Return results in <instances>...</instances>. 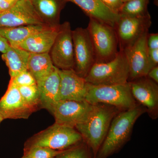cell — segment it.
<instances>
[{
  "mask_svg": "<svg viewBox=\"0 0 158 158\" xmlns=\"http://www.w3.org/2000/svg\"><path fill=\"white\" fill-rule=\"evenodd\" d=\"M145 113V108L138 104L133 109L117 113L94 158H108L120 151L131 139L136 121Z\"/></svg>",
  "mask_w": 158,
  "mask_h": 158,
  "instance_id": "cell-1",
  "label": "cell"
},
{
  "mask_svg": "<svg viewBox=\"0 0 158 158\" xmlns=\"http://www.w3.org/2000/svg\"><path fill=\"white\" fill-rule=\"evenodd\" d=\"M93 105L87 120L75 128L81 134L83 141L92 151L94 157L106 136L112 120L120 111L105 104Z\"/></svg>",
  "mask_w": 158,
  "mask_h": 158,
  "instance_id": "cell-2",
  "label": "cell"
},
{
  "mask_svg": "<svg viewBox=\"0 0 158 158\" xmlns=\"http://www.w3.org/2000/svg\"><path fill=\"white\" fill-rule=\"evenodd\" d=\"M85 101L91 105H110L120 111L131 110L138 105L132 94L129 82L114 85H94L87 83Z\"/></svg>",
  "mask_w": 158,
  "mask_h": 158,
  "instance_id": "cell-3",
  "label": "cell"
},
{
  "mask_svg": "<svg viewBox=\"0 0 158 158\" xmlns=\"http://www.w3.org/2000/svg\"><path fill=\"white\" fill-rule=\"evenodd\" d=\"M82 141L81 135L76 128L55 123L29 139L25 144L24 150L42 147L62 151Z\"/></svg>",
  "mask_w": 158,
  "mask_h": 158,
  "instance_id": "cell-4",
  "label": "cell"
},
{
  "mask_svg": "<svg viewBox=\"0 0 158 158\" xmlns=\"http://www.w3.org/2000/svg\"><path fill=\"white\" fill-rule=\"evenodd\" d=\"M129 77V68L125 54L119 51L110 62L95 63L85 79L91 85H114L128 83Z\"/></svg>",
  "mask_w": 158,
  "mask_h": 158,
  "instance_id": "cell-5",
  "label": "cell"
},
{
  "mask_svg": "<svg viewBox=\"0 0 158 158\" xmlns=\"http://www.w3.org/2000/svg\"><path fill=\"white\" fill-rule=\"evenodd\" d=\"M88 30L96 58V63H105L114 59L119 50L115 28L93 18H89Z\"/></svg>",
  "mask_w": 158,
  "mask_h": 158,
  "instance_id": "cell-6",
  "label": "cell"
},
{
  "mask_svg": "<svg viewBox=\"0 0 158 158\" xmlns=\"http://www.w3.org/2000/svg\"><path fill=\"white\" fill-rule=\"evenodd\" d=\"M151 24L150 14L141 17L119 15L114 27L118 38L119 51H124L143 35L149 33Z\"/></svg>",
  "mask_w": 158,
  "mask_h": 158,
  "instance_id": "cell-7",
  "label": "cell"
},
{
  "mask_svg": "<svg viewBox=\"0 0 158 158\" xmlns=\"http://www.w3.org/2000/svg\"><path fill=\"white\" fill-rule=\"evenodd\" d=\"M48 53L54 66L58 69H74L72 30L69 22H65L59 26V32Z\"/></svg>",
  "mask_w": 158,
  "mask_h": 158,
  "instance_id": "cell-8",
  "label": "cell"
},
{
  "mask_svg": "<svg viewBox=\"0 0 158 158\" xmlns=\"http://www.w3.org/2000/svg\"><path fill=\"white\" fill-rule=\"evenodd\" d=\"M74 66L73 70L85 78L95 63L93 45L87 28L78 27L72 30Z\"/></svg>",
  "mask_w": 158,
  "mask_h": 158,
  "instance_id": "cell-9",
  "label": "cell"
},
{
  "mask_svg": "<svg viewBox=\"0 0 158 158\" xmlns=\"http://www.w3.org/2000/svg\"><path fill=\"white\" fill-rule=\"evenodd\" d=\"M93 107L86 101L60 100L54 106L51 113L56 123L75 128L87 120Z\"/></svg>",
  "mask_w": 158,
  "mask_h": 158,
  "instance_id": "cell-10",
  "label": "cell"
},
{
  "mask_svg": "<svg viewBox=\"0 0 158 158\" xmlns=\"http://www.w3.org/2000/svg\"><path fill=\"white\" fill-rule=\"evenodd\" d=\"M133 97L153 120L158 117V84L147 76L129 82Z\"/></svg>",
  "mask_w": 158,
  "mask_h": 158,
  "instance_id": "cell-11",
  "label": "cell"
},
{
  "mask_svg": "<svg viewBox=\"0 0 158 158\" xmlns=\"http://www.w3.org/2000/svg\"><path fill=\"white\" fill-rule=\"evenodd\" d=\"M148 33L143 35L131 46L123 51L129 68L128 82L146 76L149 70L155 67L150 59L147 46Z\"/></svg>",
  "mask_w": 158,
  "mask_h": 158,
  "instance_id": "cell-12",
  "label": "cell"
},
{
  "mask_svg": "<svg viewBox=\"0 0 158 158\" xmlns=\"http://www.w3.org/2000/svg\"><path fill=\"white\" fill-rule=\"evenodd\" d=\"M30 25H45L30 0H19L10 9L0 12V27Z\"/></svg>",
  "mask_w": 158,
  "mask_h": 158,
  "instance_id": "cell-13",
  "label": "cell"
},
{
  "mask_svg": "<svg viewBox=\"0 0 158 158\" xmlns=\"http://www.w3.org/2000/svg\"><path fill=\"white\" fill-rule=\"evenodd\" d=\"M37 111L23 99L18 87L11 81L7 90L0 99V116L6 119H27Z\"/></svg>",
  "mask_w": 158,
  "mask_h": 158,
  "instance_id": "cell-14",
  "label": "cell"
},
{
  "mask_svg": "<svg viewBox=\"0 0 158 158\" xmlns=\"http://www.w3.org/2000/svg\"><path fill=\"white\" fill-rule=\"evenodd\" d=\"M59 100L85 101L87 83L73 69L60 70Z\"/></svg>",
  "mask_w": 158,
  "mask_h": 158,
  "instance_id": "cell-15",
  "label": "cell"
},
{
  "mask_svg": "<svg viewBox=\"0 0 158 158\" xmlns=\"http://www.w3.org/2000/svg\"><path fill=\"white\" fill-rule=\"evenodd\" d=\"M60 26V25H59ZM59 26H46L40 31L31 35L17 47L23 49L30 53H49L59 32Z\"/></svg>",
  "mask_w": 158,
  "mask_h": 158,
  "instance_id": "cell-16",
  "label": "cell"
},
{
  "mask_svg": "<svg viewBox=\"0 0 158 158\" xmlns=\"http://www.w3.org/2000/svg\"><path fill=\"white\" fill-rule=\"evenodd\" d=\"M74 3L89 18H93L114 27L119 19V14L105 6L101 0H67Z\"/></svg>",
  "mask_w": 158,
  "mask_h": 158,
  "instance_id": "cell-17",
  "label": "cell"
},
{
  "mask_svg": "<svg viewBox=\"0 0 158 158\" xmlns=\"http://www.w3.org/2000/svg\"><path fill=\"white\" fill-rule=\"evenodd\" d=\"M37 84L39 92L40 106L51 113L54 106L59 101V69L56 67L49 76L37 82Z\"/></svg>",
  "mask_w": 158,
  "mask_h": 158,
  "instance_id": "cell-18",
  "label": "cell"
},
{
  "mask_svg": "<svg viewBox=\"0 0 158 158\" xmlns=\"http://www.w3.org/2000/svg\"><path fill=\"white\" fill-rule=\"evenodd\" d=\"M44 23L49 27L60 25V15L67 0H30Z\"/></svg>",
  "mask_w": 158,
  "mask_h": 158,
  "instance_id": "cell-19",
  "label": "cell"
},
{
  "mask_svg": "<svg viewBox=\"0 0 158 158\" xmlns=\"http://www.w3.org/2000/svg\"><path fill=\"white\" fill-rule=\"evenodd\" d=\"M30 53L17 47L10 46L8 50L2 55V58L9 69L11 78L28 70Z\"/></svg>",
  "mask_w": 158,
  "mask_h": 158,
  "instance_id": "cell-20",
  "label": "cell"
},
{
  "mask_svg": "<svg viewBox=\"0 0 158 158\" xmlns=\"http://www.w3.org/2000/svg\"><path fill=\"white\" fill-rule=\"evenodd\" d=\"M56 68L48 53L30 54L27 69L37 83L49 76Z\"/></svg>",
  "mask_w": 158,
  "mask_h": 158,
  "instance_id": "cell-21",
  "label": "cell"
},
{
  "mask_svg": "<svg viewBox=\"0 0 158 158\" xmlns=\"http://www.w3.org/2000/svg\"><path fill=\"white\" fill-rule=\"evenodd\" d=\"M46 26H48L30 25L12 27H0V35L6 40L10 46L18 47L31 35Z\"/></svg>",
  "mask_w": 158,
  "mask_h": 158,
  "instance_id": "cell-22",
  "label": "cell"
},
{
  "mask_svg": "<svg viewBox=\"0 0 158 158\" xmlns=\"http://www.w3.org/2000/svg\"><path fill=\"white\" fill-rule=\"evenodd\" d=\"M149 0H131L123 3L119 15L129 17H141L150 14L148 10Z\"/></svg>",
  "mask_w": 158,
  "mask_h": 158,
  "instance_id": "cell-23",
  "label": "cell"
},
{
  "mask_svg": "<svg viewBox=\"0 0 158 158\" xmlns=\"http://www.w3.org/2000/svg\"><path fill=\"white\" fill-rule=\"evenodd\" d=\"M55 158H94L92 151L84 141L62 151Z\"/></svg>",
  "mask_w": 158,
  "mask_h": 158,
  "instance_id": "cell-24",
  "label": "cell"
},
{
  "mask_svg": "<svg viewBox=\"0 0 158 158\" xmlns=\"http://www.w3.org/2000/svg\"><path fill=\"white\" fill-rule=\"evenodd\" d=\"M23 99L31 107L36 110L40 106L39 90L37 84L18 87Z\"/></svg>",
  "mask_w": 158,
  "mask_h": 158,
  "instance_id": "cell-25",
  "label": "cell"
},
{
  "mask_svg": "<svg viewBox=\"0 0 158 158\" xmlns=\"http://www.w3.org/2000/svg\"><path fill=\"white\" fill-rule=\"evenodd\" d=\"M62 151L48 148L33 147L24 150V156L30 158H55Z\"/></svg>",
  "mask_w": 158,
  "mask_h": 158,
  "instance_id": "cell-26",
  "label": "cell"
},
{
  "mask_svg": "<svg viewBox=\"0 0 158 158\" xmlns=\"http://www.w3.org/2000/svg\"><path fill=\"white\" fill-rule=\"evenodd\" d=\"M10 81L18 87L30 86L37 84L34 77L28 70L20 73L14 77L11 78Z\"/></svg>",
  "mask_w": 158,
  "mask_h": 158,
  "instance_id": "cell-27",
  "label": "cell"
},
{
  "mask_svg": "<svg viewBox=\"0 0 158 158\" xmlns=\"http://www.w3.org/2000/svg\"><path fill=\"white\" fill-rule=\"evenodd\" d=\"M105 6L117 14H119L123 3L122 0H101Z\"/></svg>",
  "mask_w": 158,
  "mask_h": 158,
  "instance_id": "cell-28",
  "label": "cell"
},
{
  "mask_svg": "<svg viewBox=\"0 0 158 158\" xmlns=\"http://www.w3.org/2000/svg\"><path fill=\"white\" fill-rule=\"evenodd\" d=\"M147 44L148 50L158 49V33H148L147 36Z\"/></svg>",
  "mask_w": 158,
  "mask_h": 158,
  "instance_id": "cell-29",
  "label": "cell"
},
{
  "mask_svg": "<svg viewBox=\"0 0 158 158\" xmlns=\"http://www.w3.org/2000/svg\"><path fill=\"white\" fill-rule=\"evenodd\" d=\"M19 0H0V12L10 9Z\"/></svg>",
  "mask_w": 158,
  "mask_h": 158,
  "instance_id": "cell-30",
  "label": "cell"
},
{
  "mask_svg": "<svg viewBox=\"0 0 158 158\" xmlns=\"http://www.w3.org/2000/svg\"><path fill=\"white\" fill-rule=\"evenodd\" d=\"M149 56L151 61L154 66L158 65V49L148 50Z\"/></svg>",
  "mask_w": 158,
  "mask_h": 158,
  "instance_id": "cell-31",
  "label": "cell"
},
{
  "mask_svg": "<svg viewBox=\"0 0 158 158\" xmlns=\"http://www.w3.org/2000/svg\"><path fill=\"white\" fill-rule=\"evenodd\" d=\"M146 76L158 84V65L150 69Z\"/></svg>",
  "mask_w": 158,
  "mask_h": 158,
  "instance_id": "cell-32",
  "label": "cell"
},
{
  "mask_svg": "<svg viewBox=\"0 0 158 158\" xmlns=\"http://www.w3.org/2000/svg\"><path fill=\"white\" fill-rule=\"evenodd\" d=\"M10 45L6 40L0 35V52L5 53L8 50Z\"/></svg>",
  "mask_w": 158,
  "mask_h": 158,
  "instance_id": "cell-33",
  "label": "cell"
},
{
  "mask_svg": "<svg viewBox=\"0 0 158 158\" xmlns=\"http://www.w3.org/2000/svg\"><path fill=\"white\" fill-rule=\"evenodd\" d=\"M3 118H2V117L0 116V125H1V123L2 122V121H3Z\"/></svg>",
  "mask_w": 158,
  "mask_h": 158,
  "instance_id": "cell-34",
  "label": "cell"
},
{
  "mask_svg": "<svg viewBox=\"0 0 158 158\" xmlns=\"http://www.w3.org/2000/svg\"><path fill=\"white\" fill-rule=\"evenodd\" d=\"M123 3L126 2H128V1H131V0H122Z\"/></svg>",
  "mask_w": 158,
  "mask_h": 158,
  "instance_id": "cell-35",
  "label": "cell"
},
{
  "mask_svg": "<svg viewBox=\"0 0 158 158\" xmlns=\"http://www.w3.org/2000/svg\"><path fill=\"white\" fill-rule=\"evenodd\" d=\"M21 158H30L29 157L27 156L23 155V157H22Z\"/></svg>",
  "mask_w": 158,
  "mask_h": 158,
  "instance_id": "cell-36",
  "label": "cell"
}]
</instances>
